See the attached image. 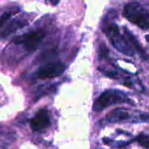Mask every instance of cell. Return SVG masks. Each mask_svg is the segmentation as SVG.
<instances>
[{"instance_id":"cell-13","label":"cell","mask_w":149,"mask_h":149,"mask_svg":"<svg viewBox=\"0 0 149 149\" xmlns=\"http://www.w3.org/2000/svg\"><path fill=\"white\" fill-rule=\"evenodd\" d=\"M108 53H109L108 48L104 44H102L100 46V47H99V55H100V57H106Z\"/></svg>"},{"instance_id":"cell-12","label":"cell","mask_w":149,"mask_h":149,"mask_svg":"<svg viewBox=\"0 0 149 149\" xmlns=\"http://www.w3.org/2000/svg\"><path fill=\"white\" fill-rule=\"evenodd\" d=\"M13 14V13L7 12V13H5L1 17H0V28H1L5 25V23L12 17Z\"/></svg>"},{"instance_id":"cell-4","label":"cell","mask_w":149,"mask_h":149,"mask_svg":"<svg viewBox=\"0 0 149 149\" xmlns=\"http://www.w3.org/2000/svg\"><path fill=\"white\" fill-rule=\"evenodd\" d=\"M45 33L41 31H34L23 34L18 37H15L13 40V42L15 44H23L26 49L32 51L38 47L39 44L44 39Z\"/></svg>"},{"instance_id":"cell-16","label":"cell","mask_w":149,"mask_h":149,"mask_svg":"<svg viewBox=\"0 0 149 149\" xmlns=\"http://www.w3.org/2000/svg\"><path fill=\"white\" fill-rule=\"evenodd\" d=\"M146 40L149 42V35H146Z\"/></svg>"},{"instance_id":"cell-9","label":"cell","mask_w":149,"mask_h":149,"mask_svg":"<svg viewBox=\"0 0 149 149\" xmlns=\"http://www.w3.org/2000/svg\"><path fill=\"white\" fill-rule=\"evenodd\" d=\"M27 21L23 20V19H15L13 20H12V22L9 23V25L2 31L1 33V36L2 37H7L10 34L13 33L14 32H16L18 29H20L24 26H26L27 25Z\"/></svg>"},{"instance_id":"cell-15","label":"cell","mask_w":149,"mask_h":149,"mask_svg":"<svg viewBox=\"0 0 149 149\" xmlns=\"http://www.w3.org/2000/svg\"><path fill=\"white\" fill-rule=\"evenodd\" d=\"M50 2H51V4H52L53 6H56V5L59 4L60 0H50Z\"/></svg>"},{"instance_id":"cell-11","label":"cell","mask_w":149,"mask_h":149,"mask_svg":"<svg viewBox=\"0 0 149 149\" xmlns=\"http://www.w3.org/2000/svg\"><path fill=\"white\" fill-rule=\"evenodd\" d=\"M135 119L137 121H139V122L149 123V113H147V112H140V113L138 114V116L136 117Z\"/></svg>"},{"instance_id":"cell-1","label":"cell","mask_w":149,"mask_h":149,"mask_svg":"<svg viewBox=\"0 0 149 149\" xmlns=\"http://www.w3.org/2000/svg\"><path fill=\"white\" fill-rule=\"evenodd\" d=\"M123 14L130 22L141 29L149 28V13L141 5L138 3L127 4L124 8Z\"/></svg>"},{"instance_id":"cell-8","label":"cell","mask_w":149,"mask_h":149,"mask_svg":"<svg viewBox=\"0 0 149 149\" xmlns=\"http://www.w3.org/2000/svg\"><path fill=\"white\" fill-rule=\"evenodd\" d=\"M124 31H125V37H126V40L132 44V46L134 47V50H136V51L139 53V54L141 56L142 59L147 60V59H148V56H147L146 51L143 49L142 46L139 44V42L138 40L136 39V37H135V36H134V35H133L126 27L124 28Z\"/></svg>"},{"instance_id":"cell-14","label":"cell","mask_w":149,"mask_h":149,"mask_svg":"<svg viewBox=\"0 0 149 149\" xmlns=\"http://www.w3.org/2000/svg\"><path fill=\"white\" fill-rule=\"evenodd\" d=\"M100 70H101V72H103L104 74H105L106 76H108V77H113L116 76V71H114V70H104L103 68H100Z\"/></svg>"},{"instance_id":"cell-2","label":"cell","mask_w":149,"mask_h":149,"mask_svg":"<svg viewBox=\"0 0 149 149\" xmlns=\"http://www.w3.org/2000/svg\"><path fill=\"white\" fill-rule=\"evenodd\" d=\"M124 103H131L127 96H125L122 91L110 90L104 91L97 98L93 104V110L95 111H101L112 104Z\"/></svg>"},{"instance_id":"cell-3","label":"cell","mask_w":149,"mask_h":149,"mask_svg":"<svg viewBox=\"0 0 149 149\" xmlns=\"http://www.w3.org/2000/svg\"><path fill=\"white\" fill-rule=\"evenodd\" d=\"M104 33L107 34L111 44L118 51L128 56H132L134 54L132 47L130 46L127 40L120 34L119 28L116 24L108 25L104 29Z\"/></svg>"},{"instance_id":"cell-5","label":"cell","mask_w":149,"mask_h":149,"mask_svg":"<svg viewBox=\"0 0 149 149\" xmlns=\"http://www.w3.org/2000/svg\"><path fill=\"white\" fill-rule=\"evenodd\" d=\"M66 67L62 62H52L48 63L40 68H39L37 74L41 79H48V78H54L57 77L64 72Z\"/></svg>"},{"instance_id":"cell-6","label":"cell","mask_w":149,"mask_h":149,"mask_svg":"<svg viewBox=\"0 0 149 149\" xmlns=\"http://www.w3.org/2000/svg\"><path fill=\"white\" fill-rule=\"evenodd\" d=\"M50 125V118L47 110H40L36 115L30 120V125L33 131H41Z\"/></svg>"},{"instance_id":"cell-17","label":"cell","mask_w":149,"mask_h":149,"mask_svg":"<svg viewBox=\"0 0 149 149\" xmlns=\"http://www.w3.org/2000/svg\"><path fill=\"white\" fill-rule=\"evenodd\" d=\"M47 1H50V0H47Z\"/></svg>"},{"instance_id":"cell-10","label":"cell","mask_w":149,"mask_h":149,"mask_svg":"<svg viewBox=\"0 0 149 149\" xmlns=\"http://www.w3.org/2000/svg\"><path fill=\"white\" fill-rule=\"evenodd\" d=\"M136 141L143 147L145 148H149V135L146 134H139L136 138Z\"/></svg>"},{"instance_id":"cell-7","label":"cell","mask_w":149,"mask_h":149,"mask_svg":"<svg viewBox=\"0 0 149 149\" xmlns=\"http://www.w3.org/2000/svg\"><path fill=\"white\" fill-rule=\"evenodd\" d=\"M129 117H130V114L127 110L118 108L110 112L106 116V120L110 123H118V122L126 120Z\"/></svg>"}]
</instances>
